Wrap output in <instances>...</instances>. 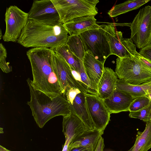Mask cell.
<instances>
[{"mask_svg":"<svg viewBox=\"0 0 151 151\" xmlns=\"http://www.w3.org/2000/svg\"><path fill=\"white\" fill-rule=\"evenodd\" d=\"M52 50L47 47H35L26 53L30 62L34 87L51 98L63 95L52 65Z\"/></svg>","mask_w":151,"mask_h":151,"instance_id":"6da1fadb","label":"cell"},{"mask_svg":"<svg viewBox=\"0 0 151 151\" xmlns=\"http://www.w3.org/2000/svg\"><path fill=\"white\" fill-rule=\"evenodd\" d=\"M68 33L63 24L51 26L28 19L17 42L27 48H56L66 44Z\"/></svg>","mask_w":151,"mask_h":151,"instance_id":"7a4b0ae2","label":"cell"},{"mask_svg":"<svg viewBox=\"0 0 151 151\" xmlns=\"http://www.w3.org/2000/svg\"><path fill=\"white\" fill-rule=\"evenodd\" d=\"M27 81L30 95V100L27 104L40 128H43L47 122L54 117L59 116H63L71 113L70 104L63 95L51 98L35 88L29 78L27 80Z\"/></svg>","mask_w":151,"mask_h":151,"instance_id":"3957f363","label":"cell"},{"mask_svg":"<svg viewBox=\"0 0 151 151\" xmlns=\"http://www.w3.org/2000/svg\"><path fill=\"white\" fill-rule=\"evenodd\" d=\"M115 72L119 79L132 85L146 84L151 82V70L138 57H118Z\"/></svg>","mask_w":151,"mask_h":151,"instance_id":"277c9868","label":"cell"},{"mask_svg":"<svg viewBox=\"0 0 151 151\" xmlns=\"http://www.w3.org/2000/svg\"><path fill=\"white\" fill-rule=\"evenodd\" d=\"M64 24L75 18L98 13V0H51Z\"/></svg>","mask_w":151,"mask_h":151,"instance_id":"5b68a950","label":"cell"},{"mask_svg":"<svg viewBox=\"0 0 151 151\" xmlns=\"http://www.w3.org/2000/svg\"><path fill=\"white\" fill-rule=\"evenodd\" d=\"M79 36L85 52H89L100 61L104 63L106 59L112 55L103 25L99 28L87 31Z\"/></svg>","mask_w":151,"mask_h":151,"instance_id":"8992f818","label":"cell"},{"mask_svg":"<svg viewBox=\"0 0 151 151\" xmlns=\"http://www.w3.org/2000/svg\"><path fill=\"white\" fill-rule=\"evenodd\" d=\"M129 27L130 38L137 48L141 49L151 44V6L140 9Z\"/></svg>","mask_w":151,"mask_h":151,"instance_id":"52a82bcc","label":"cell"},{"mask_svg":"<svg viewBox=\"0 0 151 151\" xmlns=\"http://www.w3.org/2000/svg\"><path fill=\"white\" fill-rule=\"evenodd\" d=\"M103 26L112 55L121 58L133 56L139 57L140 55L136 51V46L130 38H124L121 32L116 31L114 24Z\"/></svg>","mask_w":151,"mask_h":151,"instance_id":"ba28073f","label":"cell"},{"mask_svg":"<svg viewBox=\"0 0 151 151\" xmlns=\"http://www.w3.org/2000/svg\"><path fill=\"white\" fill-rule=\"evenodd\" d=\"M5 16L6 29L3 39L5 42H16L27 23L28 14L12 5L6 8Z\"/></svg>","mask_w":151,"mask_h":151,"instance_id":"9c48e42d","label":"cell"},{"mask_svg":"<svg viewBox=\"0 0 151 151\" xmlns=\"http://www.w3.org/2000/svg\"><path fill=\"white\" fill-rule=\"evenodd\" d=\"M52 65L59 81L62 94L64 96L68 90L72 88H77L85 93H87L75 78L68 64L53 51Z\"/></svg>","mask_w":151,"mask_h":151,"instance_id":"30bf717a","label":"cell"},{"mask_svg":"<svg viewBox=\"0 0 151 151\" xmlns=\"http://www.w3.org/2000/svg\"><path fill=\"white\" fill-rule=\"evenodd\" d=\"M28 14V19L44 24L55 26L61 24L51 0H34Z\"/></svg>","mask_w":151,"mask_h":151,"instance_id":"8fae6325","label":"cell"},{"mask_svg":"<svg viewBox=\"0 0 151 151\" xmlns=\"http://www.w3.org/2000/svg\"><path fill=\"white\" fill-rule=\"evenodd\" d=\"M87 106L94 129L103 131L110 120V113L103 100L97 94L85 93Z\"/></svg>","mask_w":151,"mask_h":151,"instance_id":"7c38bea8","label":"cell"},{"mask_svg":"<svg viewBox=\"0 0 151 151\" xmlns=\"http://www.w3.org/2000/svg\"><path fill=\"white\" fill-rule=\"evenodd\" d=\"M85 93L77 88H72L68 90L65 96L71 110L82 120L87 130H92L94 128L88 111Z\"/></svg>","mask_w":151,"mask_h":151,"instance_id":"4fadbf2b","label":"cell"},{"mask_svg":"<svg viewBox=\"0 0 151 151\" xmlns=\"http://www.w3.org/2000/svg\"><path fill=\"white\" fill-rule=\"evenodd\" d=\"M93 15H87L71 19L63 24L70 36H79L87 31L99 28L101 25L96 23Z\"/></svg>","mask_w":151,"mask_h":151,"instance_id":"5bb4252c","label":"cell"},{"mask_svg":"<svg viewBox=\"0 0 151 151\" xmlns=\"http://www.w3.org/2000/svg\"><path fill=\"white\" fill-rule=\"evenodd\" d=\"M83 63L92 87L98 92V85L103 73L104 63L97 60L89 52H85Z\"/></svg>","mask_w":151,"mask_h":151,"instance_id":"9a60e30c","label":"cell"},{"mask_svg":"<svg viewBox=\"0 0 151 151\" xmlns=\"http://www.w3.org/2000/svg\"><path fill=\"white\" fill-rule=\"evenodd\" d=\"M63 128L65 141L70 143L87 130L82 120L72 110L70 114L63 116Z\"/></svg>","mask_w":151,"mask_h":151,"instance_id":"2e32d148","label":"cell"},{"mask_svg":"<svg viewBox=\"0 0 151 151\" xmlns=\"http://www.w3.org/2000/svg\"><path fill=\"white\" fill-rule=\"evenodd\" d=\"M134 99L129 94L116 89L110 97L103 100L111 114L129 111Z\"/></svg>","mask_w":151,"mask_h":151,"instance_id":"e0dca14e","label":"cell"},{"mask_svg":"<svg viewBox=\"0 0 151 151\" xmlns=\"http://www.w3.org/2000/svg\"><path fill=\"white\" fill-rule=\"evenodd\" d=\"M115 72L110 68L104 67L98 85V95L102 100L110 97L116 89L118 80Z\"/></svg>","mask_w":151,"mask_h":151,"instance_id":"ac0fdd59","label":"cell"},{"mask_svg":"<svg viewBox=\"0 0 151 151\" xmlns=\"http://www.w3.org/2000/svg\"><path fill=\"white\" fill-rule=\"evenodd\" d=\"M103 133V131H100L95 129L92 130H85L70 143L68 151L76 147H84L90 151H95Z\"/></svg>","mask_w":151,"mask_h":151,"instance_id":"d6986e66","label":"cell"},{"mask_svg":"<svg viewBox=\"0 0 151 151\" xmlns=\"http://www.w3.org/2000/svg\"><path fill=\"white\" fill-rule=\"evenodd\" d=\"M151 86V82L143 85H134L129 84L118 79L116 89L130 95L134 99L146 96L147 91Z\"/></svg>","mask_w":151,"mask_h":151,"instance_id":"ffe728a7","label":"cell"},{"mask_svg":"<svg viewBox=\"0 0 151 151\" xmlns=\"http://www.w3.org/2000/svg\"><path fill=\"white\" fill-rule=\"evenodd\" d=\"M151 148V121L146 123L144 131H138L132 151H147Z\"/></svg>","mask_w":151,"mask_h":151,"instance_id":"44dd1931","label":"cell"},{"mask_svg":"<svg viewBox=\"0 0 151 151\" xmlns=\"http://www.w3.org/2000/svg\"><path fill=\"white\" fill-rule=\"evenodd\" d=\"M50 49L62 58L76 71L78 72L80 70L83 61L71 52L67 45Z\"/></svg>","mask_w":151,"mask_h":151,"instance_id":"7402d4cb","label":"cell"},{"mask_svg":"<svg viewBox=\"0 0 151 151\" xmlns=\"http://www.w3.org/2000/svg\"><path fill=\"white\" fill-rule=\"evenodd\" d=\"M150 1L149 0L127 1L114 6L109 11L108 14L111 17H115L137 9Z\"/></svg>","mask_w":151,"mask_h":151,"instance_id":"603a6c76","label":"cell"},{"mask_svg":"<svg viewBox=\"0 0 151 151\" xmlns=\"http://www.w3.org/2000/svg\"><path fill=\"white\" fill-rule=\"evenodd\" d=\"M70 67L75 78L84 88L87 92L90 94L98 95L97 91L91 86L90 81L85 72L83 64L81 69L78 72L76 71L72 68Z\"/></svg>","mask_w":151,"mask_h":151,"instance_id":"cb8c5ba5","label":"cell"},{"mask_svg":"<svg viewBox=\"0 0 151 151\" xmlns=\"http://www.w3.org/2000/svg\"><path fill=\"white\" fill-rule=\"evenodd\" d=\"M66 44L71 52L83 61L85 52L82 42L79 36H69Z\"/></svg>","mask_w":151,"mask_h":151,"instance_id":"d4e9b609","label":"cell"},{"mask_svg":"<svg viewBox=\"0 0 151 151\" xmlns=\"http://www.w3.org/2000/svg\"><path fill=\"white\" fill-rule=\"evenodd\" d=\"M151 104V100L146 96L134 99L129 107V111H135L147 108Z\"/></svg>","mask_w":151,"mask_h":151,"instance_id":"484cf974","label":"cell"},{"mask_svg":"<svg viewBox=\"0 0 151 151\" xmlns=\"http://www.w3.org/2000/svg\"><path fill=\"white\" fill-rule=\"evenodd\" d=\"M151 116V104L147 108L135 111H130V118L138 119L146 123L150 120Z\"/></svg>","mask_w":151,"mask_h":151,"instance_id":"4316f807","label":"cell"},{"mask_svg":"<svg viewBox=\"0 0 151 151\" xmlns=\"http://www.w3.org/2000/svg\"><path fill=\"white\" fill-rule=\"evenodd\" d=\"M7 57L6 49L2 43L0 44V67L3 72L8 73L12 71V67L6 61Z\"/></svg>","mask_w":151,"mask_h":151,"instance_id":"83f0119b","label":"cell"},{"mask_svg":"<svg viewBox=\"0 0 151 151\" xmlns=\"http://www.w3.org/2000/svg\"><path fill=\"white\" fill-rule=\"evenodd\" d=\"M139 53L151 61V44L140 49Z\"/></svg>","mask_w":151,"mask_h":151,"instance_id":"f1b7e54d","label":"cell"},{"mask_svg":"<svg viewBox=\"0 0 151 151\" xmlns=\"http://www.w3.org/2000/svg\"><path fill=\"white\" fill-rule=\"evenodd\" d=\"M104 147V139L101 137L95 151H103Z\"/></svg>","mask_w":151,"mask_h":151,"instance_id":"f546056e","label":"cell"},{"mask_svg":"<svg viewBox=\"0 0 151 151\" xmlns=\"http://www.w3.org/2000/svg\"><path fill=\"white\" fill-rule=\"evenodd\" d=\"M138 58L151 70V61L150 60L144 57L141 55L138 57Z\"/></svg>","mask_w":151,"mask_h":151,"instance_id":"4dcf8cb0","label":"cell"},{"mask_svg":"<svg viewBox=\"0 0 151 151\" xmlns=\"http://www.w3.org/2000/svg\"><path fill=\"white\" fill-rule=\"evenodd\" d=\"M68 151H90L87 148L83 147H74Z\"/></svg>","mask_w":151,"mask_h":151,"instance_id":"1f68e13d","label":"cell"},{"mask_svg":"<svg viewBox=\"0 0 151 151\" xmlns=\"http://www.w3.org/2000/svg\"><path fill=\"white\" fill-rule=\"evenodd\" d=\"M69 142L67 141H65V143L63 146L62 151H68V147Z\"/></svg>","mask_w":151,"mask_h":151,"instance_id":"d6a6232c","label":"cell"},{"mask_svg":"<svg viewBox=\"0 0 151 151\" xmlns=\"http://www.w3.org/2000/svg\"><path fill=\"white\" fill-rule=\"evenodd\" d=\"M146 96L151 100V86L147 90Z\"/></svg>","mask_w":151,"mask_h":151,"instance_id":"836d02e7","label":"cell"},{"mask_svg":"<svg viewBox=\"0 0 151 151\" xmlns=\"http://www.w3.org/2000/svg\"><path fill=\"white\" fill-rule=\"evenodd\" d=\"M0 151H11L9 150L3 146L0 145Z\"/></svg>","mask_w":151,"mask_h":151,"instance_id":"e575fe53","label":"cell"},{"mask_svg":"<svg viewBox=\"0 0 151 151\" xmlns=\"http://www.w3.org/2000/svg\"><path fill=\"white\" fill-rule=\"evenodd\" d=\"M0 133H4L3 128L1 127L0 128Z\"/></svg>","mask_w":151,"mask_h":151,"instance_id":"d590c367","label":"cell"},{"mask_svg":"<svg viewBox=\"0 0 151 151\" xmlns=\"http://www.w3.org/2000/svg\"><path fill=\"white\" fill-rule=\"evenodd\" d=\"M3 36H2L1 30V29L0 35V39L1 40L2 37Z\"/></svg>","mask_w":151,"mask_h":151,"instance_id":"8d00e7d4","label":"cell"},{"mask_svg":"<svg viewBox=\"0 0 151 151\" xmlns=\"http://www.w3.org/2000/svg\"><path fill=\"white\" fill-rule=\"evenodd\" d=\"M133 148V146L128 151H132Z\"/></svg>","mask_w":151,"mask_h":151,"instance_id":"74e56055","label":"cell"},{"mask_svg":"<svg viewBox=\"0 0 151 151\" xmlns=\"http://www.w3.org/2000/svg\"><path fill=\"white\" fill-rule=\"evenodd\" d=\"M150 121H151V117H150Z\"/></svg>","mask_w":151,"mask_h":151,"instance_id":"f35d334b","label":"cell"}]
</instances>
